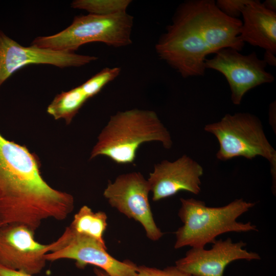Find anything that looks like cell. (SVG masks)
Segmentation results:
<instances>
[{
	"label": "cell",
	"instance_id": "6da1fadb",
	"mask_svg": "<svg viewBox=\"0 0 276 276\" xmlns=\"http://www.w3.org/2000/svg\"><path fill=\"white\" fill-rule=\"evenodd\" d=\"M36 154L0 133V223L36 231L48 219L62 221L74 210L73 196L42 177Z\"/></svg>",
	"mask_w": 276,
	"mask_h": 276
},
{
	"label": "cell",
	"instance_id": "7a4b0ae2",
	"mask_svg": "<svg viewBox=\"0 0 276 276\" xmlns=\"http://www.w3.org/2000/svg\"><path fill=\"white\" fill-rule=\"evenodd\" d=\"M160 142L170 149L171 134L155 112L132 109L111 116L102 129L90 153V159L102 155L118 164L133 163L143 143Z\"/></svg>",
	"mask_w": 276,
	"mask_h": 276
},
{
	"label": "cell",
	"instance_id": "3957f363",
	"mask_svg": "<svg viewBox=\"0 0 276 276\" xmlns=\"http://www.w3.org/2000/svg\"><path fill=\"white\" fill-rule=\"evenodd\" d=\"M180 200L178 216L183 225L175 232V249L186 246L204 248L224 233L258 231L250 222L244 223L237 221L239 216L253 208L255 202L240 198L222 206L209 207L204 202L193 198Z\"/></svg>",
	"mask_w": 276,
	"mask_h": 276
},
{
	"label": "cell",
	"instance_id": "277c9868",
	"mask_svg": "<svg viewBox=\"0 0 276 276\" xmlns=\"http://www.w3.org/2000/svg\"><path fill=\"white\" fill-rule=\"evenodd\" d=\"M133 25V17L126 11L109 15H78L64 30L54 35L37 37L31 45L69 52H75L82 45L93 42L123 47L132 43Z\"/></svg>",
	"mask_w": 276,
	"mask_h": 276
},
{
	"label": "cell",
	"instance_id": "5b68a950",
	"mask_svg": "<svg viewBox=\"0 0 276 276\" xmlns=\"http://www.w3.org/2000/svg\"><path fill=\"white\" fill-rule=\"evenodd\" d=\"M204 130L218 141L217 159L224 161L242 156L251 159L262 156L269 162L275 182L276 151L267 140L257 117L248 112L227 113L220 121L206 125Z\"/></svg>",
	"mask_w": 276,
	"mask_h": 276
},
{
	"label": "cell",
	"instance_id": "8992f818",
	"mask_svg": "<svg viewBox=\"0 0 276 276\" xmlns=\"http://www.w3.org/2000/svg\"><path fill=\"white\" fill-rule=\"evenodd\" d=\"M155 47L159 58L183 78L204 75L205 61L211 53L197 33L176 12L172 22L167 27Z\"/></svg>",
	"mask_w": 276,
	"mask_h": 276
},
{
	"label": "cell",
	"instance_id": "52a82bcc",
	"mask_svg": "<svg viewBox=\"0 0 276 276\" xmlns=\"http://www.w3.org/2000/svg\"><path fill=\"white\" fill-rule=\"evenodd\" d=\"M175 12L197 33L211 54L226 48L240 52L243 48L244 43L239 38L242 21L226 15L214 1H186Z\"/></svg>",
	"mask_w": 276,
	"mask_h": 276
},
{
	"label": "cell",
	"instance_id": "ba28073f",
	"mask_svg": "<svg viewBox=\"0 0 276 276\" xmlns=\"http://www.w3.org/2000/svg\"><path fill=\"white\" fill-rule=\"evenodd\" d=\"M50 245V251L45 255L47 261L71 259L75 261L76 267L80 269L90 265L102 269L109 276H137V266L134 263L117 260L107 251L105 244L77 234L69 226Z\"/></svg>",
	"mask_w": 276,
	"mask_h": 276
},
{
	"label": "cell",
	"instance_id": "9c48e42d",
	"mask_svg": "<svg viewBox=\"0 0 276 276\" xmlns=\"http://www.w3.org/2000/svg\"><path fill=\"white\" fill-rule=\"evenodd\" d=\"M150 192L147 179L140 172H132L119 175L113 182L109 180L103 196L112 208L139 222L149 239L157 241L164 233L153 217L148 199Z\"/></svg>",
	"mask_w": 276,
	"mask_h": 276
},
{
	"label": "cell",
	"instance_id": "30bf717a",
	"mask_svg": "<svg viewBox=\"0 0 276 276\" xmlns=\"http://www.w3.org/2000/svg\"><path fill=\"white\" fill-rule=\"evenodd\" d=\"M205 61V68L217 71L226 78L231 91V100L240 105L249 90L264 83H271L274 77L265 70L266 63L255 52L243 55L231 48L221 49Z\"/></svg>",
	"mask_w": 276,
	"mask_h": 276
},
{
	"label": "cell",
	"instance_id": "8fae6325",
	"mask_svg": "<svg viewBox=\"0 0 276 276\" xmlns=\"http://www.w3.org/2000/svg\"><path fill=\"white\" fill-rule=\"evenodd\" d=\"M95 56L24 47L0 31V86L14 73L29 64H50L60 68L79 67L96 60Z\"/></svg>",
	"mask_w": 276,
	"mask_h": 276
},
{
	"label": "cell",
	"instance_id": "7c38bea8",
	"mask_svg": "<svg viewBox=\"0 0 276 276\" xmlns=\"http://www.w3.org/2000/svg\"><path fill=\"white\" fill-rule=\"evenodd\" d=\"M35 231L26 225L14 223L0 227V265L32 275L45 266V255L50 244L37 242Z\"/></svg>",
	"mask_w": 276,
	"mask_h": 276
},
{
	"label": "cell",
	"instance_id": "4fadbf2b",
	"mask_svg": "<svg viewBox=\"0 0 276 276\" xmlns=\"http://www.w3.org/2000/svg\"><path fill=\"white\" fill-rule=\"evenodd\" d=\"M212 248L192 247L175 266L192 276H223L226 266L238 260H260V255L244 249L242 241L234 243L229 238L216 240Z\"/></svg>",
	"mask_w": 276,
	"mask_h": 276
},
{
	"label": "cell",
	"instance_id": "5bb4252c",
	"mask_svg": "<svg viewBox=\"0 0 276 276\" xmlns=\"http://www.w3.org/2000/svg\"><path fill=\"white\" fill-rule=\"evenodd\" d=\"M202 167L185 154L176 160H163L155 164L147 179L152 200L157 201L185 191L195 195L201 191Z\"/></svg>",
	"mask_w": 276,
	"mask_h": 276
},
{
	"label": "cell",
	"instance_id": "9a60e30c",
	"mask_svg": "<svg viewBox=\"0 0 276 276\" xmlns=\"http://www.w3.org/2000/svg\"><path fill=\"white\" fill-rule=\"evenodd\" d=\"M239 38L243 42L276 53V13L266 9L258 0L244 8Z\"/></svg>",
	"mask_w": 276,
	"mask_h": 276
},
{
	"label": "cell",
	"instance_id": "2e32d148",
	"mask_svg": "<svg viewBox=\"0 0 276 276\" xmlns=\"http://www.w3.org/2000/svg\"><path fill=\"white\" fill-rule=\"evenodd\" d=\"M107 216L105 212H95L84 205L75 214L69 227L77 234L105 244L103 235L107 225Z\"/></svg>",
	"mask_w": 276,
	"mask_h": 276
},
{
	"label": "cell",
	"instance_id": "e0dca14e",
	"mask_svg": "<svg viewBox=\"0 0 276 276\" xmlns=\"http://www.w3.org/2000/svg\"><path fill=\"white\" fill-rule=\"evenodd\" d=\"M88 99L79 85L56 95L47 111L55 120L63 119L69 124Z\"/></svg>",
	"mask_w": 276,
	"mask_h": 276
},
{
	"label": "cell",
	"instance_id": "ac0fdd59",
	"mask_svg": "<svg viewBox=\"0 0 276 276\" xmlns=\"http://www.w3.org/2000/svg\"><path fill=\"white\" fill-rule=\"evenodd\" d=\"M130 0H76L71 4L75 9L85 10L98 15H109L125 12Z\"/></svg>",
	"mask_w": 276,
	"mask_h": 276
},
{
	"label": "cell",
	"instance_id": "d6986e66",
	"mask_svg": "<svg viewBox=\"0 0 276 276\" xmlns=\"http://www.w3.org/2000/svg\"><path fill=\"white\" fill-rule=\"evenodd\" d=\"M120 67H105L80 85L88 99L98 94L108 83L120 74Z\"/></svg>",
	"mask_w": 276,
	"mask_h": 276
},
{
	"label": "cell",
	"instance_id": "ffe728a7",
	"mask_svg": "<svg viewBox=\"0 0 276 276\" xmlns=\"http://www.w3.org/2000/svg\"><path fill=\"white\" fill-rule=\"evenodd\" d=\"M137 276H192L177 266H168L160 269L144 265L137 266Z\"/></svg>",
	"mask_w": 276,
	"mask_h": 276
},
{
	"label": "cell",
	"instance_id": "44dd1931",
	"mask_svg": "<svg viewBox=\"0 0 276 276\" xmlns=\"http://www.w3.org/2000/svg\"><path fill=\"white\" fill-rule=\"evenodd\" d=\"M251 0H218L217 7L226 15L231 18H238L245 6Z\"/></svg>",
	"mask_w": 276,
	"mask_h": 276
},
{
	"label": "cell",
	"instance_id": "7402d4cb",
	"mask_svg": "<svg viewBox=\"0 0 276 276\" xmlns=\"http://www.w3.org/2000/svg\"><path fill=\"white\" fill-rule=\"evenodd\" d=\"M0 276H34V275L8 268L0 265Z\"/></svg>",
	"mask_w": 276,
	"mask_h": 276
},
{
	"label": "cell",
	"instance_id": "603a6c76",
	"mask_svg": "<svg viewBox=\"0 0 276 276\" xmlns=\"http://www.w3.org/2000/svg\"><path fill=\"white\" fill-rule=\"evenodd\" d=\"M263 60L267 64L275 66L276 58L275 54L270 52L265 51Z\"/></svg>",
	"mask_w": 276,
	"mask_h": 276
},
{
	"label": "cell",
	"instance_id": "cb8c5ba5",
	"mask_svg": "<svg viewBox=\"0 0 276 276\" xmlns=\"http://www.w3.org/2000/svg\"><path fill=\"white\" fill-rule=\"evenodd\" d=\"M261 3L266 9L276 13L275 0H266Z\"/></svg>",
	"mask_w": 276,
	"mask_h": 276
},
{
	"label": "cell",
	"instance_id": "d4e9b609",
	"mask_svg": "<svg viewBox=\"0 0 276 276\" xmlns=\"http://www.w3.org/2000/svg\"><path fill=\"white\" fill-rule=\"evenodd\" d=\"M94 272L96 276H109L105 272L99 268H95Z\"/></svg>",
	"mask_w": 276,
	"mask_h": 276
},
{
	"label": "cell",
	"instance_id": "484cf974",
	"mask_svg": "<svg viewBox=\"0 0 276 276\" xmlns=\"http://www.w3.org/2000/svg\"><path fill=\"white\" fill-rule=\"evenodd\" d=\"M2 225H1V223H0V227H2Z\"/></svg>",
	"mask_w": 276,
	"mask_h": 276
}]
</instances>
